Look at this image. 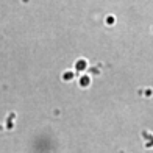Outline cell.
Here are the masks:
<instances>
[{
  "label": "cell",
  "instance_id": "cell-3",
  "mask_svg": "<svg viewBox=\"0 0 153 153\" xmlns=\"http://www.w3.org/2000/svg\"><path fill=\"white\" fill-rule=\"evenodd\" d=\"M76 76H78V74L75 72V69H66V71H62L61 72V81H64V83H71L74 80H76Z\"/></svg>",
  "mask_w": 153,
  "mask_h": 153
},
{
  "label": "cell",
  "instance_id": "cell-8",
  "mask_svg": "<svg viewBox=\"0 0 153 153\" xmlns=\"http://www.w3.org/2000/svg\"><path fill=\"white\" fill-rule=\"evenodd\" d=\"M152 31H153V27H152Z\"/></svg>",
  "mask_w": 153,
  "mask_h": 153
},
{
  "label": "cell",
  "instance_id": "cell-6",
  "mask_svg": "<svg viewBox=\"0 0 153 153\" xmlns=\"http://www.w3.org/2000/svg\"><path fill=\"white\" fill-rule=\"evenodd\" d=\"M152 94H153V92H152V89H144V95L147 97V99H150Z\"/></svg>",
  "mask_w": 153,
  "mask_h": 153
},
{
  "label": "cell",
  "instance_id": "cell-2",
  "mask_svg": "<svg viewBox=\"0 0 153 153\" xmlns=\"http://www.w3.org/2000/svg\"><path fill=\"white\" fill-rule=\"evenodd\" d=\"M72 67L75 69L76 74L88 72V69H89V61H88V58H85V56H80V58H76V59L74 61V66H72Z\"/></svg>",
  "mask_w": 153,
  "mask_h": 153
},
{
  "label": "cell",
  "instance_id": "cell-7",
  "mask_svg": "<svg viewBox=\"0 0 153 153\" xmlns=\"http://www.w3.org/2000/svg\"><path fill=\"white\" fill-rule=\"evenodd\" d=\"M22 2H24V3H28V0H22Z\"/></svg>",
  "mask_w": 153,
  "mask_h": 153
},
{
  "label": "cell",
  "instance_id": "cell-4",
  "mask_svg": "<svg viewBox=\"0 0 153 153\" xmlns=\"http://www.w3.org/2000/svg\"><path fill=\"white\" fill-rule=\"evenodd\" d=\"M103 22H105V25H106V27H114V25H116V16H113V14L105 16Z\"/></svg>",
  "mask_w": 153,
  "mask_h": 153
},
{
  "label": "cell",
  "instance_id": "cell-1",
  "mask_svg": "<svg viewBox=\"0 0 153 153\" xmlns=\"http://www.w3.org/2000/svg\"><path fill=\"white\" fill-rule=\"evenodd\" d=\"M76 85H78L80 89H88L89 86L92 85V75L89 72L78 74V76H76Z\"/></svg>",
  "mask_w": 153,
  "mask_h": 153
},
{
  "label": "cell",
  "instance_id": "cell-5",
  "mask_svg": "<svg viewBox=\"0 0 153 153\" xmlns=\"http://www.w3.org/2000/svg\"><path fill=\"white\" fill-rule=\"evenodd\" d=\"M88 72L91 74L92 76H99L102 72H100V69L97 67V66H89V69H88Z\"/></svg>",
  "mask_w": 153,
  "mask_h": 153
}]
</instances>
